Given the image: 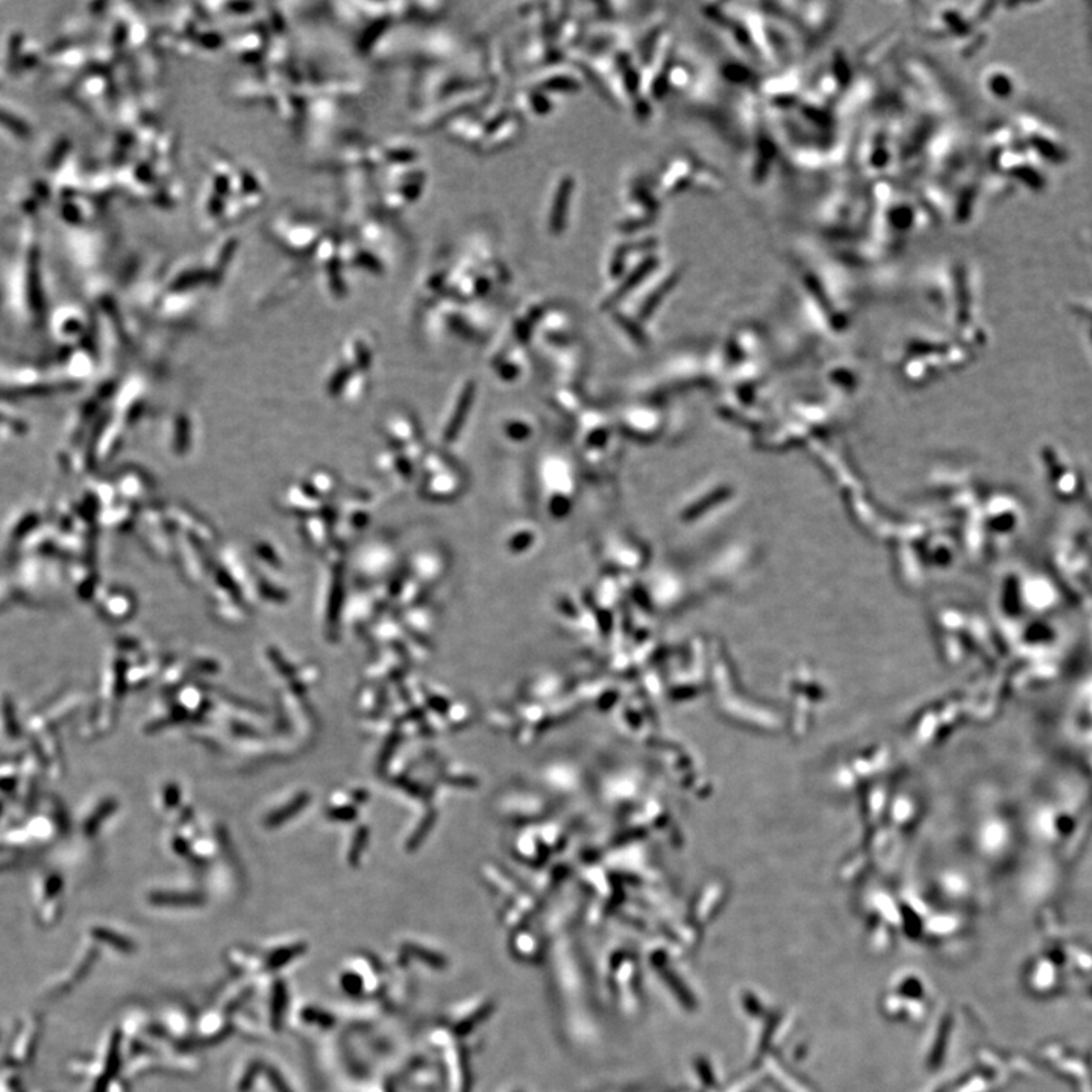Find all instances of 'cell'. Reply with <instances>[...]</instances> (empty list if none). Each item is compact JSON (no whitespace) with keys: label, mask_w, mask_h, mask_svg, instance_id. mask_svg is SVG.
Instances as JSON below:
<instances>
[{"label":"cell","mask_w":1092,"mask_h":1092,"mask_svg":"<svg viewBox=\"0 0 1092 1092\" xmlns=\"http://www.w3.org/2000/svg\"><path fill=\"white\" fill-rule=\"evenodd\" d=\"M473 398H475V384L468 382L463 389L462 395L458 398L457 407L454 410L453 418L449 420L446 431H445V440L453 444L454 440L457 439L460 435V429L463 428L464 420L468 418V411L473 406Z\"/></svg>","instance_id":"cell-1"},{"label":"cell","mask_w":1092,"mask_h":1092,"mask_svg":"<svg viewBox=\"0 0 1092 1092\" xmlns=\"http://www.w3.org/2000/svg\"><path fill=\"white\" fill-rule=\"evenodd\" d=\"M533 540H535V537L529 535V533H522V535H518L510 540L509 548L511 551H515V553H520V551L528 548L529 545L533 544Z\"/></svg>","instance_id":"cell-2"},{"label":"cell","mask_w":1092,"mask_h":1092,"mask_svg":"<svg viewBox=\"0 0 1092 1092\" xmlns=\"http://www.w3.org/2000/svg\"><path fill=\"white\" fill-rule=\"evenodd\" d=\"M569 507H571V504H569L568 500L564 496H555V500L551 504V509H553V513L555 516L566 515L569 511Z\"/></svg>","instance_id":"cell-3"},{"label":"cell","mask_w":1092,"mask_h":1092,"mask_svg":"<svg viewBox=\"0 0 1092 1092\" xmlns=\"http://www.w3.org/2000/svg\"><path fill=\"white\" fill-rule=\"evenodd\" d=\"M528 433L529 429L524 424H513L509 427V435L513 436L515 439H525Z\"/></svg>","instance_id":"cell-4"}]
</instances>
